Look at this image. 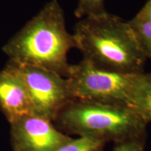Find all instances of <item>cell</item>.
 Segmentation results:
<instances>
[{"mask_svg": "<svg viewBox=\"0 0 151 151\" xmlns=\"http://www.w3.org/2000/svg\"><path fill=\"white\" fill-rule=\"evenodd\" d=\"M76 48L67 31L64 11L57 0L46 4L3 46L9 62L39 68L67 78L68 53Z\"/></svg>", "mask_w": 151, "mask_h": 151, "instance_id": "6da1fadb", "label": "cell"}, {"mask_svg": "<svg viewBox=\"0 0 151 151\" xmlns=\"http://www.w3.org/2000/svg\"><path fill=\"white\" fill-rule=\"evenodd\" d=\"M83 60L113 72L143 73L147 58L128 21L108 11L80 19L72 34Z\"/></svg>", "mask_w": 151, "mask_h": 151, "instance_id": "7a4b0ae2", "label": "cell"}, {"mask_svg": "<svg viewBox=\"0 0 151 151\" xmlns=\"http://www.w3.org/2000/svg\"><path fill=\"white\" fill-rule=\"evenodd\" d=\"M53 123L67 135L117 144L146 138L148 122L134 108L72 99L60 110Z\"/></svg>", "mask_w": 151, "mask_h": 151, "instance_id": "3957f363", "label": "cell"}, {"mask_svg": "<svg viewBox=\"0 0 151 151\" xmlns=\"http://www.w3.org/2000/svg\"><path fill=\"white\" fill-rule=\"evenodd\" d=\"M137 74L113 72L82 60L71 65L67 78L73 99L134 108V88Z\"/></svg>", "mask_w": 151, "mask_h": 151, "instance_id": "277c9868", "label": "cell"}, {"mask_svg": "<svg viewBox=\"0 0 151 151\" xmlns=\"http://www.w3.org/2000/svg\"><path fill=\"white\" fill-rule=\"evenodd\" d=\"M9 62L23 81L34 114L53 122L60 110L73 99L67 78L48 70Z\"/></svg>", "mask_w": 151, "mask_h": 151, "instance_id": "5b68a950", "label": "cell"}, {"mask_svg": "<svg viewBox=\"0 0 151 151\" xmlns=\"http://www.w3.org/2000/svg\"><path fill=\"white\" fill-rule=\"evenodd\" d=\"M14 151H52L71 137L60 131L52 120L30 114L11 124Z\"/></svg>", "mask_w": 151, "mask_h": 151, "instance_id": "8992f818", "label": "cell"}, {"mask_svg": "<svg viewBox=\"0 0 151 151\" xmlns=\"http://www.w3.org/2000/svg\"><path fill=\"white\" fill-rule=\"evenodd\" d=\"M0 109L10 124L34 114L23 81L10 62L0 71Z\"/></svg>", "mask_w": 151, "mask_h": 151, "instance_id": "52a82bcc", "label": "cell"}, {"mask_svg": "<svg viewBox=\"0 0 151 151\" xmlns=\"http://www.w3.org/2000/svg\"><path fill=\"white\" fill-rule=\"evenodd\" d=\"M134 108L151 122V73H139L132 95Z\"/></svg>", "mask_w": 151, "mask_h": 151, "instance_id": "ba28073f", "label": "cell"}, {"mask_svg": "<svg viewBox=\"0 0 151 151\" xmlns=\"http://www.w3.org/2000/svg\"><path fill=\"white\" fill-rule=\"evenodd\" d=\"M128 22L143 54L147 59L151 60V21L135 16Z\"/></svg>", "mask_w": 151, "mask_h": 151, "instance_id": "9c48e42d", "label": "cell"}, {"mask_svg": "<svg viewBox=\"0 0 151 151\" xmlns=\"http://www.w3.org/2000/svg\"><path fill=\"white\" fill-rule=\"evenodd\" d=\"M105 142L89 137L71 138L52 151H103Z\"/></svg>", "mask_w": 151, "mask_h": 151, "instance_id": "30bf717a", "label": "cell"}, {"mask_svg": "<svg viewBox=\"0 0 151 151\" xmlns=\"http://www.w3.org/2000/svg\"><path fill=\"white\" fill-rule=\"evenodd\" d=\"M104 1L105 0H78L77 6L74 11L75 16L77 18L82 19L106 12Z\"/></svg>", "mask_w": 151, "mask_h": 151, "instance_id": "8fae6325", "label": "cell"}, {"mask_svg": "<svg viewBox=\"0 0 151 151\" xmlns=\"http://www.w3.org/2000/svg\"><path fill=\"white\" fill-rule=\"evenodd\" d=\"M146 138L133 139L115 144L113 151H144Z\"/></svg>", "mask_w": 151, "mask_h": 151, "instance_id": "7c38bea8", "label": "cell"}, {"mask_svg": "<svg viewBox=\"0 0 151 151\" xmlns=\"http://www.w3.org/2000/svg\"><path fill=\"white\" fill-rule=\"evenodd\" d=\"M135 16L141 19L151 21V0H148Z\"/></svg>", "mask_w": 151, "mask_h": 151, "instance_id": "4fadbf2b", "label": "cell"}]
</instances>
